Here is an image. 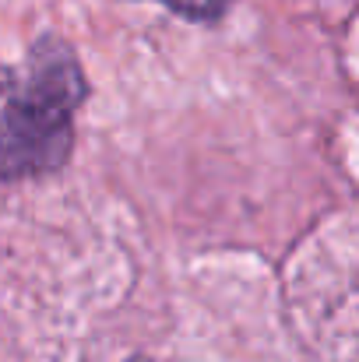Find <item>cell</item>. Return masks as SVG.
I'll return each mask as SVG.
<instances>
[{
	"mask_svg": "<svg viewBox=\"0 0 359 362\" xmlns=\"http://www.w3.org/2000/svg\"><path fill=\"white\" fill-rule=\"evenodd\" d=\"M85 95V78L71 49L42 39L32 49L28 74L0 117V180L39 176L64 165L74 130L71 117Z\"/></svg>",
	"mask_w": 359,
	"mask_h": 362,
	"instance_id": "6da1fadb",
	"label": "cell"
},
{
	"mask_svg": "<svg viewBox=\"0 0 359 362\" xmlns=\"http://www.w3.org/2000/svg\"><path fill=\"white\" fill-rule=\"evenodd\" d=\"M162 4H166L169 11L190 18V21H212V18H219V14L226 11L229 0H162Z\"/></svg>",
	"mask_w": 359,
	"mask_h": 362,
	"instance_id": "7a4b0ae2",
	"label": "cell"
}]
</instances>
